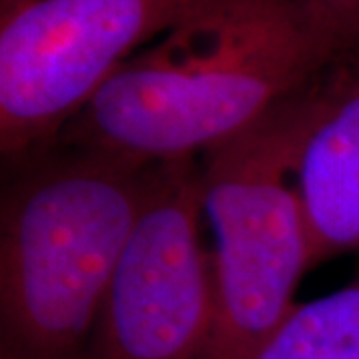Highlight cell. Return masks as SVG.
I'll return each instance as SVG.
<instances>
[{"label": "cell", "instance_id": "ba28073f", "mask_svg": "<svg viewBox=\"0 0 359 359\" xmlns=\"http://www.w3.org/2000/svg\"><path fill=\"white\" fill-rule=\"evenodd\" d=\"M309 20L341 58L359 52V0H299Z\"/></svg>", "mask_w": 359, "mask_h": 359}, {"label": "cell", "instance_id": "5b68a950", "mask_svg": "<svg viewBox=\"0 0 359 359\" xmlns=\"http://www.w3.org/2000/svg\"><path fill=\"white\" fill-rule=\"evenodd\" d=\"M200 158L158 164L80 359H205L214 323Z\"/></svg>", "mask_w": 359, "mask_h": 359}, {"label": "cell", "instance_id": "277c9868", "mask_svg": "<svg viewBox=\"0 0 359 359\" xmlns=\"http://www.w3.org/2000/svg\"><path fill=\"white\" fill-rule=\"evenodd\" d=\"M198 0H0L4 166L58 144L104 82Z\"/></svg>", "mask_w": 359, "mask_h": 359}, {"label": "cell", "instance_id": "3957f363", "mask_svg": "<svg viewBox=\"0 0 359 359\" xmlns=\"http://www.w3.org/2000/svg\"><path fill=\"white\" fill-rule=\"evenodd\" d=\"M313 82L200 158L202 208L214 233V323L205 359L256 358L295 308L299 280L313 266L297 184Z\"/></svg>", "mask_w": 359, "mask_h": 359}, {"label": "cell", "instance_id": "8992f818", "mask_svg": "<svg viewBox=\"0 0 359 359\" xmlns=\"http://www.w3.org/2000/svg\"><path fill=\"white\" fill-rule=\"evenodd\" d=\"M297 184L313 266L359 250V52L337 58L311 86Z\"/></svg>", "mask_w": 359, "mask_h": 359}, {"label": "cell", "instance_id": "6da1fadb", "mask_svg": "<svg viewBox=\"0 0 359 359\" xmlns=\"http://www.w3.org/2000/svg\"><path fill=\"white\" fill-rule=\"evenodd\" d=\"M337 58L299 0H198L104 82L58 142L144 166L202 158Z\"/></svg>", "mask_w": 359, "mask_h": 359}, {"label": "cell", "instance_id": "52a82bcc", "mask_svg": "<svg viewBox=\"0 0 359 359\" xmlns=\"http://www.w3.org/2000/svg\"><path fill=\"white\" fill-rule=\"evenodd\" d=\"M254 359H359V280L295 304Z\"/></svg>", "mask_w": 359, "mask_h": 359}, {"label": "cell", "instance_id": "7a4b0ae2", "mask_svg": "<svg viewBox=\"0 0 359 359\" xmlns=\"http://www.w3.org/2000/svg\"><path fill=\"white\" fill-rule=\"evenodd\" d=\"M158 164L54 144L8 164L0 359H80Z\"/></svg>", "mask_w": 359, "mask_h": 359}]
</instances>
